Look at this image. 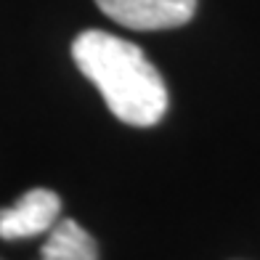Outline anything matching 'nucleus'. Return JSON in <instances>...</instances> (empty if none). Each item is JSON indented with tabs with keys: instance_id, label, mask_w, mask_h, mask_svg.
Listing matches in <instances>:
<instances>
[{
	"instance_id": "nucleus-1",
	"label": "nucleus",
	"mask_w": 260,
	"mask_h": 260,
	"mask_svg": "<svg viewBox=\"0 0 260 260\" xmlns=\"http://www.w3.org/2000/svg\"><path fill=\"white\" fill-rule=\"evenodd\" d=\"M75 64L99 88L117 120L136 127L157 125L168 112V88L136 43L88 29L72 43Z\"/></svg>"
},
{
	"instance_id": "nucleus-2",
	"label": "nucleus",
	"mask_w": 260,
	"mask_h": 260,
	"mask_svg": "<svg viewBox=\"0 0 260 260\" xmlns=\"http://www.w3.org/2000/svg\"><path fill=\"white\" fill-rule=\"evenodd\" d=\"M96 6L130 29H173L191 21L197 0H96Z\"/></svg>"
},
{
	"instance_id": "nucleus-3",
	"label": "nucleus",
	"mask_w": 260,
	"mask_h": 260,
	"mask_svg": "<svg viewBox=\"0 0 260 260\" xmlns=\"http://www.w3.org/2000/svg\"><path fill=\"white\" fill-rule=\"evenodd\" d=\"M61 199L51 188H29L16 205L0 210V239H29L56 226Z\"/></svg>"
},
{
	"instance_id": "nucleus-4",
	"label": "nucleus",
	"mask_w": 260,
	"mask_h": 260,
	"mask_svg": "<svg viewBox=\"0 0 260 260\" xmlns=\"http://www.w3.org/2000/svg\"><path fill=\"white\" fill-rule=\"evenodd\" d=\"M40 260H99L93 236L77 220H58L43 244Z\"/></svg>"
}]
</instances>
